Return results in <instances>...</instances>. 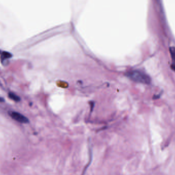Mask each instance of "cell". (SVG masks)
Wrapping results in <instances>:
<instances>
[{"label": "cell", "mask_w": 175, "mask_h": 175, "mask_svg": "<svg viewBox=\"0 0 175 175\" xmlns=\"http://www.w3.org/2000/svg\"><path fill=\"white\" fill-rule=\"evenodd\" d=\"M126 76L130 79L133 81L144 84H150V79L147 74L142 72L139 71H132L128 72L126 74Z\"/></svg>", "instance_id": "obj_1"}, {"label": "cell", "mask_w": 175, "mask_h": 175, "mask_svg": "<svg viewBox=\"0 0 175 175\" xmlns=\"http://www.w3.org/2000/svg\"><path fill=\"white\" fill-rule=\"evenodd\" d=\"M1 55H2V59H8L12 57V54L6 51L3 52Z\"/></svg>", "instance_id": "obj_4"}, {"label": "cell", "mask_w": 175, "mask_h": 175, "mask_svg": "<svg viewBox=\"0 0 175 175\" xmlns=\"http://www.w3.org/2000/svg\"><path fill=\"white\" fill-rule=\"evenodd\" d=\"M9 114L13 119L20 123H27L29 122V119L26 116L17 112H10Z\"/></svg>", "instance_id": "obj_2"}, {"label": "cell", "mask_w": 175, "mask_h": 175, "mask_svg": "<svg viewBox=\"0 0 175 175\" xmlns=\"http://www.w3.org/2000/svg\"><path fill=\"white\" fill-rule=\"evenodd\" d=\"M3 101H4V99L2 98V97H0V102H3Z\"/></svg>", "instance_id": "obj_7"}, {"label": "cell", "mask_w": 175, "mask_h": 175, "mask_svg": "<svg viewBox=\"0 0 175 175\" xmlns=\"http://www.w3.org/2000/svg\"><path fill=\"white\" fill-rule=\"evenodd\" d=\"M8 96H9V97L10 99H11L12 100H14V101H16V102L20 101V97L17 96V95H16V94L13 93H12V92L9 93Z\"/></svg>", "instance_id": "obj_3"}, {"label": "cell", "mask_w": 175, "mask_h": 175, "mask_svg": "<svg viewBox=\"0 0 175 175\" xmlns=\"http://www.w3.org/2000/svg\"><path fill=\"white\" fill-rule=\"evenodd\" d=\"M170 50L171 57L173 59V62L175 63L174 64H175V47H170Z\"/></svg>", "instance_id": "obj_5"}, {"label": "cell", "mask_w": 175, "mask_h": 175, "mask_svg": "<svg viewBox=\"0 0 175 175\" xmlns=\"http://www.w3.org/2000/svg\"><path fill=\"white\" fill-rule=\"evenodd\" d=\"M171 68L175 71V64H173L171 66Z\"/></svg>", "instance_id": "obj_6"}]
</instances>
